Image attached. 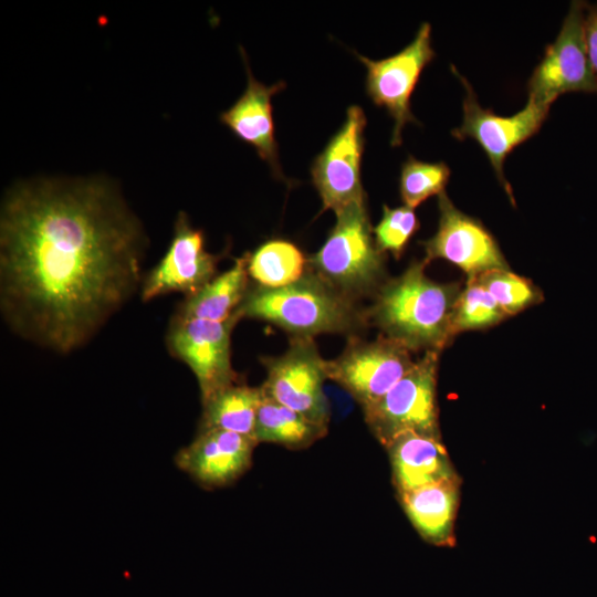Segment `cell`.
<instances>
[{"label": "cell", "instance_id": "cell-1", "mask_svg": "<svg viewBox=\"0 0 597 597\" xmlns=\"http://www.w3.org/2000/svg\"><path fill=\"white\" fill-rule=\"evenodd\" d=\"M146 235L102 178H39L0 214V306L11 329L56 353L88 342L142 277Z\"/></svg>", "mask_w": 597, "mask_h": 597}, {"label": "cell", "instance_id": "cell-2", "mask_svg": "<svg viewBox=\"0 0 597 597\" xmlns=\"http://www.w3.org/2000/svg\"><path fill=\"white\" fill-rule=\"evenodd\" d=\"M426 264L416 261L400 276L380 285L366 317L385 337L410 350L439 353L454 336L452 317L461 291L457 284L430 280Z\"/></svg>", "mask_w": 597, "mask_h": 597}, {"label": "cell", "instance_id": "cell-3", "mask_svg": "<svg viewBox=\"0 0 597 597\" xmlns=\"http://www.w3.org/2000/svg\"><path fill=\"white\" fill-rule=\"evenodd\" d=\"M234 316L270 322L293 337L323 333L355 336L367 324L366 311L311 269L296 282L270 289L250 285Z\"/></svg>", "mask_w": 597, "mask_h": 597}, {"label": "cell", "instance_id": "cell-4", "mask_svg": "<svg viewBox=\"0 0 597 597\" xmlns=\"http://www.w3.org/2000/svg\"><path fill=\"white\" fill-rule=\"evenodd\" d=\"M336 214V223L307 264L337 291L355 300L368 294L384 274V253L374 239L366 201L354 202Z\"/></svg>", "mask_w": 597, "mask_h": 597}, {"label": "cell", "instance_id": "cell-5", "mask_svg": "<svg viewBox=\"0 0 597 597\" xmlns=\"http://www.w3.org/2000/svg\"><path fill=\"white\" fill-rule=\"evenodd\" d=\"M438 352H425L377 402L364 408L367 426L385 447L405 432L441 438L437 406Z\"/></svg>", "mask_w": 597, "mask_h": 597}, {"label": "cell", "instance_id": "cell-6", "mask_svg": "<svg viewBox=\"0 0 597 597\" xmlns=\"http://www.w3.org/2000/svg\"><path fill=\"white\" fill-rule=\"evenodd\" d=\"M239 320L212 322L174 314L166 334L171 356L185 363L196 376L201 402L238 383L231 365V332Z\"/></svg>", "mask_w": 597, "mask_h": 597}, {"label": "cell", "instance_id": "cell-7", "mask_svg": "<svg viewBox=\"0 0 597 597\" xmlns=\"http://www.w3.org/2000/svg\"><path fill=\"white\" fill-rule=\"evenodd\" d=\"M410 349L380 336L373 342L350 337L335 359L326 360V375L366 408L381 399L413 366Z\"/></svg>", "mask_w": 597, "mask_h": 597}, {"label": "cell", "instance_id": "cell-8", "mask_svg": "<svg viewBox=\"0 0 597 597\" xmlns=\"http://www.w3.org/2000/svg\"><path fill=\"white\" fill-rule=\"evenodd\" d=\"M266 379L263 392L307 419L326 426L329 410L324 394L326 360L310 337H293L287 350L277 357H264Z\"/></svg>", "mask_w": 597, "mask_h": 597}, {"label": "cell", "instance_id": "cell-9", "mask_svg": "<svg viewBox=\"0 0 597 597\" xmlns=\"http://www.w3.org/2000/svg\"><path fill=\"white\" fill-rule=\"evenodd\" d=\"M431 25L423 22L413 40L398 53L370 60L357 53L367 70L366 92L374 104L383 106L394 119L391 146L401 144L407 123L419 124L410 108V97L423 69L434 59Z\"/></svg>", "mask_w": 597, "mask_h": 597}, {"label": "cell", "instance_id": "cell-10", "mask_svg": "<svg viewBox=\"0 0 597 597\" xmlns=\"http://www.w3.org/2000/svg\"><path fill=\"white\" fill-rule=\"evenodd\" d=\"M586 2L573 1L561 31L533 71L528 98L551 107L562 94L597 93V84L588 61L584 21Z\"/></svg>", "mask_w": 597, "mask_h": 597}, {"label": "cell", "instance_id": "cell-11", "mask_svg": "<svg viewBox=\"0 0 597 597\" xmlns=\"http://www.w3.org/2000/svg\"><path fill=\"white\" fill-rule=\"evenodd\" d=\"M452 72L465 90L463 119L451 135L463 140L474 139L484 150L490 164L505 191L512 197V188L504 177V161L511 151L536 134L548 115L549 107L528 98L525 107L512 116H500L483 108L472 85L452 65Z\"/></svg>", "mask_w": 597, "mask_h": 597}, {"label": "cell", "instance_id": "cell-12", "mask_svg": "<svg viewBox=\"0 0 597 597\" xmlns=\"http://www.w3.org/2000/svg\"><path fill=\"white\" fill-rule=\"evenodd\" d=\"M366 124L363 108L349 106L343 125L312 164V181L324 210L337 213L354 202L366 201L360 172Z\"/></svg>", "mask_w": 597, "mask_h": 597}, {"label": "cell", "instance_id": "cell-13", "mask_svg": "<svg viewBox=\"0 0 597 597\" xmlns=\"http://www.w3.org/2000/svg\"><path fill=\"white\" fill-rule=\"evenodd\" d=\"M221 256L205 248V235L195 228L185 212H179L169 248L159 263L147 274L140 297L148 302L168 293L189 297L216 277Z\"/></svg>", "mask_w": 597, "mask_h": 597}, {"label": "cell", "instance_id": "cell-14", "mask_svg": "<svg viewBox=\"0 0 597 597\" xmlns=\"http://www.w3.org/2000/svg\"><path fill=\"white\" fill-rule=\"evenodd\" d=\"M439 223L436 233L421 242L425 262L443 259L468 274L509 269L493 235L476 219L460 211L443 191L438 196Z\"/></svg>", "mask_w": 597, "mask_h": 597}, {"label": "cell", "instance_id": "cell-15", "mask_svg": "<svg viewBox=\"0 0 597 597\" xmlns=\"http://www.w3.org/2000/svg\"><path fill=\"white\" fill-rule=\"evenodd\" d=\"M258 442L247 436L220 429H199L198 434L175 457L177 467L208 489L233 483L252 463Z\"/></svg>", "mask_w": 597, "mask_h": 597}, {"label": "cell", "instance_id": "cell-16", "mask_svg": "<svg viewBox=\"0 0 597 597\" xmlns=\"http://www.w3.org/2000/svg\"><path fill=\"white\" fill-rule=\"evenodd\" d=\"M241 52L245 62L248 84L242 95L220 114V122L234 136L252 146L260 158L269 164L275 176L284 178L279 163L271 100L285 87V83L265 85L259 82L253 76L242 49Z\"/></svg>", "mask_w": 597, "mask_h": 597}, {"label": "cell", "instance_id": "cell-17", "mask_svg": "<svg viewBox=\"0 0 597 597\" xmlns=\"http://www.w3.org/2000/svg\"><path fill=\"white\" fill-rule=\"evenodd\" d=\"M385 448L397 494L459 478L441 438L405 432Z\"/></svg>", "mask_w": 597, "mask_h": 597}, {"label": "cell", "instance_id": "cell-18", "mask_svg": "<svg viewBox=\"0 0 597 597\" xmlns=\"http://www.w3.org/2000/svg\"><path fill=\"white\" fill-rule=\"evenodd\" d=\"M460 484L458 478L398 494L409 521L428 543L436 546L454 545Z\"/></svg>", "mask_w": 597, "mask_h": 597}, {"label": "cell", "instance_id": "cell-19", "mask_svg": "<svg viewBox=\"0 0 597 597\" xmlns=\"http://www.w3.org/2000/svg\"><path fill=\"white\" fill-rule=\"evenodd\" d=\"M247 254L235 260L234 264L213 277L196 294L185 297L176 314L212 322H226L243 301L249 284Z\"/></svg>", "mask_w": 597, "mask_h": 597}, {"label": "cell", "instance_id": "cell-20", "mask_svg": "<svg viewBox=\"0 0 597 597\" xmlns=\"http://www.w3.org/2000/svg\"><path fill=\"white\" fill-rule=\"evenodd\" d=\"M261 387L233 384L202 402L199 429H220L254 438ZM256 441V440H255Z\"/></svg>", "mask_w": 597, "mask_h": 597}, {"label": "cell", "instance_id": "cell-21", "mask_svg": "<svg viewBox=\"0 0 597 597\" xmlns=\"http://www.w3.org/2000/svg\"><path fill=\"white\" fill-rule=\"evenodd\" d=\"M262 394L254 429L258 443L271 442L290 449H303L326 434V426L318 425L279 404L263 390Z\"/></svg>", "mask_w": 597, "mask_h": 597}, {"label": "cell", "instance_id": "cell-22", "mask_svg": "<svg viewBox=\"0 0 597 597\" xmlns=\"http://www.w3.org/2000/svg\"><path fill=\"white\" fill-rule=\"evenodd\" d=\"M306 265L303 252L286 240H270L253 253H247L249 276L264 287L276 289L296 282L306 272Z\"/></svg>", "mask_w": 597, "mask_h": 597}, {"label": "cell", "instance_id": "cell-23", "mask_svg": "<svg viewBox=\"0 0 597 597\" xmlns=\"http://www.w3.org/2000/svg\"><path fill=\"white\" fill-rule=\"evenodd\" d=\"M451 170L443 161L427 163L408 156L399 177V192L405 206L415 209L429 197L444 191Z\"/></svg>", "mask_w": 597, "mask_h": 597}, {"label": "cell", "instance_id": "cell-24", "mask_svg": "<svg viewBox=\"0 0 597 597\" xmlns=\"http://www.w3.org/2000/svg\"><path fill=\"white\" fill-rule=\"evenodd\" d=\"M506 314L492 295L476 281L468 277L465 287L457 300L452 329L454 335L464 331L481 329L501 322Z\"/></svg>", "mask_w": 597, "mask_h": 597}, {"label": "cell", "instance_id": "cell-25", "mask_svg": "<svg viewBox=\"0 0 597 597\" xmlns=\"http://www.w3.org/2000/svg\"><path fill=\"white\" fill-rule=\"evenodd\" d=\"M475 279L506 315H514L543 300L538 287L510 269L485 271Z\"/></svg>", "mask_w": 597, "mask_h": 597}, {"label": "cell", "instance_id": "cell-26", "mask_svg": "<svg viewBox=\"0 0 597 597\" xmlns=\"http://www.w3.org/2000/svg\"><path fill=\"white\" fill-rule=\"evenodd\" d=\"M418 228L419 221L412 208L385 205L381 219L373 230L375 243L381 253L390 252L398 259Z\"/></svg>", "mask_w": 597, "mask_h": 597}, {"label": "cell", "instance_id": "cell-27", "mask_svg": "<svg viewBox=\"0 0 597 597\" xmlns=\"http://www.w3.org/2000/svg\"><path fill=\"white\" fill-rule=\"evenodd\" d=\"M584 36L588 61L597 84V3L586 6Z\"/></svg>", "mask_w": 597, "mask_h": 597}]
</instances>
